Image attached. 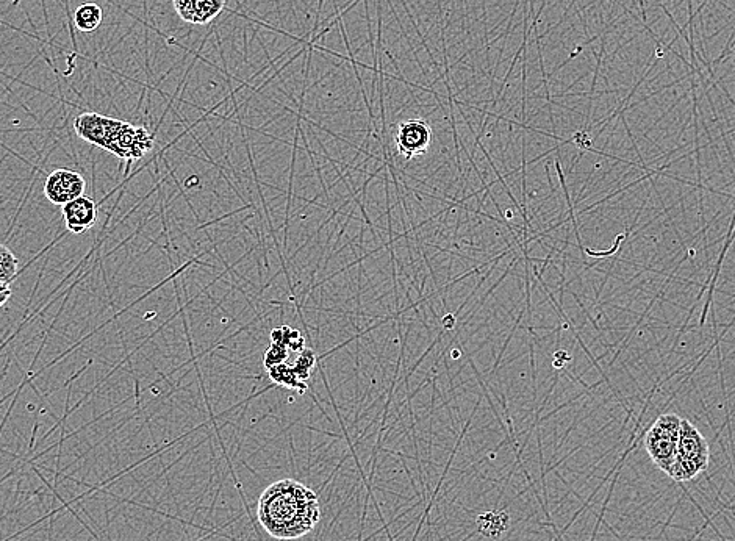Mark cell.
<instances>
[{
	"mask_svg": "<svg viewBox=\"0 0 735 541\" xmlns=\"http://www.w3.org/2000/svg\"><path fill=\"white\" fill-rule=\"evenodd\" d=\"M257 518L260 526L276 540H298L320 523V498L301 482L277 481L260 496Z\"/></svg>",
	"mask_w": 735,
	"mask_h": 541,
	"instance_id": "1",
	"label": "cell"
},
{
	"mask_svg": "<svg viewBox=\"0 0 735 541\" xmlns=\"http://www.w3.org/2000/svg\"><path fill=\"white\" fill-rule=\"evenodd\" d=\"M709 459L710 448L706 438L689 420L682 418L678 451L668 476L678 484L692 481L698 474L707 470Z\"/></svg>",
	"mask_w": 735,
	"mask_h": 541,
	"instance_id": "2",
	"label": "cell"
},
{
	"mask_svg": "<svg viewBox=\"0 0 735 541\" xmlns=\"http://www.w3.org/2000/svg\"><path fill=\"white\" fill-rule=\"evenodd\" d=\"M681 421V416L676 413H664L645 432L646 452L665 474H670L675 463Z\"/></svg>",
	"mask_w": 735,
	"mask_h": 541,
	"instance_id": "3",
	"label": "cell"
},
{
	"mask_svg": "<svg viewBox=\"0 0 735 541\" xmlns=\"http://www.w3.org/2000/svg\"><path fill=\"white\" fill-rule=\"evenodd\" d=\"M122 122L124 121L108 118L99 113H82L74 119V130L83 141L110 151L113 141L121 130Z\"/></svg>",
	"mask_w": 735,
	"mask_h": 541,
	"instance_id": "4",
	"label": "cell"
},
{
	"mask_svg": "<svg viewBox=\"0 0 735 541\" xmlns=\"http://www.w3.org/2000/svg\"><path fill=\"white\" fill-rule=\"evenodd\" d=\"M87 190V180L74 169L58 168L47 174L44 182V196L54 205L68 204L80 198Z\"/></svg>",
	"mask_w": 735,
	"mask_h": 541,
	"instance_id": "5",
	"label": "cell"
},
{
	"mask_svg": "<svg viewBox=\"0 0 735 541\" xmlns=\"http://www.w3.org/2000/svg\"><path fill=\"white\" fill-rule=\"evenodd\" d=\"M431 127L424 119H409L401 122L396 133L399 152L406 155L407 160L415 154L426 151L431 143Z\"/></svg>",
	"mask_w": 735,
	"mask_h": 541,
	"instance_id": "6",
	"label": "cell"
},
{
	"mask_svg": "<svg viewBox=\"0 0 735 541\" xmlns=\"http://www.w3.org/2000/svg\"><path fill=\"white\" fill-rule=\"evenodd\" d=\"M61 216L65 221L66 230L74 235H82L93 229L97 221V202L88 196H80L74 201L61 207Z\"/></svg>",
	"mask_w": 735,
	"mask_h": 541,
	"instance_id": "7",
	"label": "cell"
},
{
	"mask_svg": "<svg viewBox=\"0 0 735 541\" xmlns=\"http://www.w3.org/2000/svg\"><path fill=\"white\" fill-rule=\"evenodd\" d=\"M173 5L182 21L205 26L223 13L226 0H173Z\"/></svg>",
	"mask_w": 735,
	"mask_h": 541,
	"instance_id": "8",
	"label": "cell"
},
{
	"mask_svg": "<svg viewBox=\"0 0 735 541\" xmlns=\"http://www.w3.org/2000/svg\"><path fill=\"white\" fill-rule=\"evenodd\" d=\"M476 526L479 534L490 540H498L509 531L510 515L506 510H492L477 516Z\"/></svg>",
	"mask_w": 735,
	"mask_h": 541,
	"instance_id": "9",
	"label": "cell"
},
{
	"mask_svg": "<svg viewBox=\"0 0 735 541\" xmlns=\"http://www.w3.org/2000/svg\"><path fill=\"white\" fill-rule=\"evenodd\" d=\"M104 19V11L97 4L88 2V4L80 5L74 11V24L77 29L83 33H91L99 29Z\"/></svg>",
	"mask_w": 735,
	"mask_h": 541,
	"instance_id": "10",
	"label": "cell"
},
{
	"mask_svg": "<svg viewBox=\"0 0 735 541\" xmlns=\"http://www.w3.org/2000/svg\"><path fill=\"white\" fill-rule=\"evenodd\" d=\"M19 260L13 251L0 243V282H10L18 276Z\"/></svg>",
	"mask_w": 735,
	"mask_h": 541,
	"instance_id": "11",
	"label": "cell"
},
{
	"mask_svg": "<svg viewBox=\"0 0 735 541\" xmlns=\"http://www.w3.org/2000/svg\"><path fill=\"white\" fill-rule=\"evenodd\" d=\"M11 294L13 291H11L10 282H0V309L10 301Z\"/></svg>",
	"mask_w": 735,
	"mask_h": 541,
	"instance_id": "12",
	"label": "cell"
},
{
	"mask_svg": "<svg viewBox=\"0 0 735 541\" xmlns=\"http://www.w3.org/2000/svg\"><path fill=\"white\" fill-rule=\"evenodd\" d=\"M443 326L448 330H451L452 327L456 326V315H446L445 318H443Z\"/></svg>",
	"mask_w": 735,
	"mask_h": 541,
	"instance_id": "13",
	"label": "cell"
},
{
	"mask_svg": "<svg viewBox=\"0 0 735 541\" xmlns=\"http://www.w3.org/2000/svg\"><path fill=\"white\" fill-rule=\"evenodd\" d=\"M459 355H460V352L459 351L452 352V357H454V359H457V357H459Z\"/></svg>",
	"mask_w": 735,
	"mask_h": 541,
	"instance_id": "14",
	"label": "cell"
},
{
	"mask_svg": "<svg viewBox=\"0 0 735 541\" xmlns=\"http://www.w3.org/2000/svg\"><path fill=\"white\" fill-rule=\"evenodd\" d=\"M734 52H735V49H734Z\"/></svg>",
	"mask_w": 735,
	"mask_h": 541,
	"instance_id": "15",
	"label": "cell"
}]
</instances>
